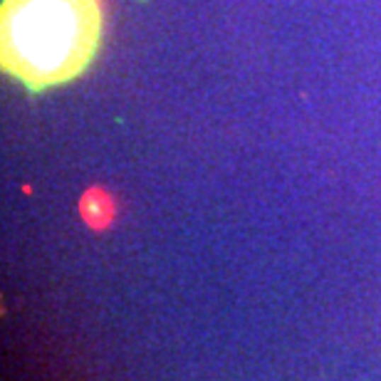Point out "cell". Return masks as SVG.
Returning <instances> with one entry per match:
<instances>
[{
    "mask_svg": "<svg viewBox=\"0 0 381 381\" xmlns=\"http://www.w3.org/2000/svg\"><path fill=\"white\" fill-rule=\"evenodd\" d=\"M102 0H3L0 64L28 92L77 79L97 57Z\"/></svg>",
    "mask_w": 381,
    "mask_h": 381,
    "instance_id": "cell-1",
    "label": "cell"
}]
</instances>
